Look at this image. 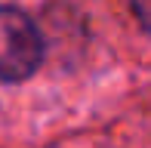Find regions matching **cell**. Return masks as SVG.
Listing matches in <instances>:
<instances>
[{
    "label": "cell",
    "instance_id": "cell-1",
    "mask_svg": "<svg viewBox=\"0 0 151 148\" xmlns=\"http://www.w3.org/2000/svg\"><path fill=\"white\" fill-rule=\"evenodd\" d=\"M43 62V37L16 6H0V80H28Z\"/></svg>",
    "mask_w": 151,
    "mask_h": 148
},
{
    "label": "cell",
    "instance_id": "cell-2",
    "mask_svg": "<svg viewBox=\"0 0 151 148\" xmlns=\"http://www.w3.org/2000/svg\"><path fill=\"white\" fill-rule=\"evenodd\" d=\"M129 6H133L136 19H139V25L151 34V0H129Z\"/></svg>",
    "mask_w": 151,
    "mask_h": 148
}]
</instances>
